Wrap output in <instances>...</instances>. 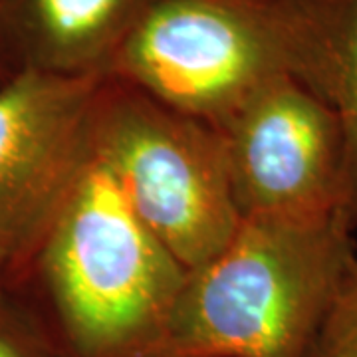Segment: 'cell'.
<instances>
[{"label": "cell", "mask_w": 357, "mask_h": 357, "mask_svg": "<svg viewBox=\"0 0 357 357\" xmlns=\"http://www.w3.org/2000/svg\"><path fill=\"white\" fill-rule=\"evenodd\" d=\"M107 76L215 126L252 91L298 76L284 0H155Z\"/></svg>", "instance_id": "cell-4"}, {"label": "cell", "mask_w": 357, "mask_h": 357, "mask_svg": "<svg viewBox=\"0 0 357 357\" xmlns=\"http://www.w3.org/2000/svg\"><path fill=\"white\" fill-rule=\"evenodd\" d=\"M298 46L296 79L332 107L345 135L357 229V0H284Z\"/></svg>", "instance_id": "cell-8"}, {"label": "cell", "mask_w": 357, "mask_h": 357, "mask_svg": "<svg viewBox=\"0 0 357 357\" xmlns=\"http://www.w3.org/2000/svg\"><path fill=\"white\" fill-rule=\"evenodd\" d=\"M356 225L243 220L230 244L189 270L157 357H307L356 264Z\"/></svg>", "instance_id": "cell-2"}, {"label": "cell", "mask_w": 357, "mask_h": 357, "mask_svg": "<svg viewBox=\"0 0 357 357\" xmlns=\"http://www.w3.org/2000/svg\"><path fill=\"white\" fill-rule=\"evenodd\" d=\"M88 139L91 159L187 270L211 262L238 232L243 218L211 123L105 76L91 102Z\"/></svg>", "instance_id": "cell-3"}, {"label": "cell", "mask_w": 357, "mask_h": 357, "mask_svg": "<svg viewBox=\"0 0 357 357\" xmlns=\"http://www.w3.org/2000/svg\"><path fill=\"white\" fill-rule=\"evenodd\" d=\"M307 357H357V260L321 319Z\"/></svg>", "instance_id": "cell-10"}, {"label": "cell", "mask_w": 357, "mask_h": 357, "mask_svg": "<svg viewBox=\"0 0 357 357\" xmlns=\"http://www.w3.org/2000/svg\"><path fill=\"white\" fill-rule=\"evenodd\" d=\"M213 128L243 220L351 218L342 123L296 77L266 82Z\"/></svg>", "instance_id": "cell-5"}, {"label": "cell", "mask_w": 357, "mask_h": 357, "mask_svg": "<svg viewBox=\"0 0 357 357\" xmlns=\"http://www.w3.org/2000/svg\"><path fill=\"white\" fill-rule=\"evenodd\" d=\"M0 357H64L44 316L18 288L0 296Z\"/></svg>", "instance_id": "cell-9"}, {"label": "cell", "mask_w": 357, "mask_h": 357, "mask_svg": "<svg viewBox=\"0 0 357 357\" xmlns=\"http://www.w3.org/2000/svg\"><path fill=\"white\" fill-rule=\"evenodd\" d=\"M155 0H0V56L10 74L105 77Z\"/></svg>", "instance_id": "cell-7"}, {"label": "cell", "mask_w": 357, "mask_h": 357, "mask_svg": "<svg viewBox=\"0 0 357 357\" xmlns=\"http://www.w3.org/2000/svg\"><path fill=\"white\" fill-rule=\"evenodd\" d=\"M103 77L18 72L0 84V252L16 286L88 165V121Z\"/></svg>", "instance_id": "cell-6"}, {"label": "cell", "mask_w": 357, "mask_h": 357, "mask_svg": "<svg viewBox=\"0 0 357 357\" xmlns=\"http://www.w3.org/2000/svg\"><path fill=\"white\" fill-rule=\"evenodd\" d=\"M16 288V270L13 260L4 252H0V296Z\"/></svg>", "instance_id": "cell-11"}, {"label": "cell", "mask_w": 357, "mask_h": 357, "mask_svg": "<svg viewBox=\"0 0 357 357\" xmlns=\"http://www.w3.org/2000/svg\"><path fill=\"white\" fill-rule=\"evenodd\" d=\"M10 76H13V74H10V70L6 68L4 60H2V56H0V84H2V82H6Z\"/></svg>", "instance_id": "cell-12"}, {"label": "cell", "mask_w": 357, "mask_h": 357, "mask_svg": "<svg viewBox=\"0 0 357 357\" xmlns=\"http://www.w3.org/2000/svg\"><path fill=\"white\" fill-rule=\"evenodd\" d=\"M187 274L89 159L16 288L64 357H157Z\"/></svg>", "instance_id": "cell-1"}]
</instances>
